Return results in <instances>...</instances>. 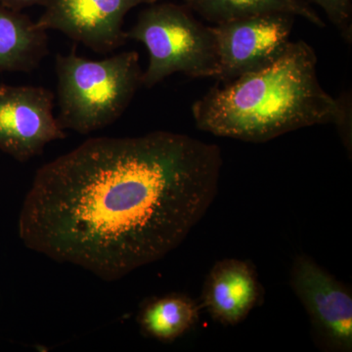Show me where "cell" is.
I'll list each match as a JSON object with an SVG mask.
<instances>
[{"label": "cell", "mask_w": 352, "mask_h": 352, "mask_svg": "<svg viewBox=\"0 0 352 352\" xmlns=\"http://www.w3.org/2000/svg\"><path fill=\"white\" fill-rule=\"evenodd\" d=\"M222 164L219 146L186 134L88 139L36 171L20 239L118 281L184 242L214 203Z\"/></svg>", "instance_id": "cell-1"}, {"label": "cell", "mask_w": 352, "mask_h": 352, "mask_svg": "<svg viewBox=\"0 0 352 352\" xmlns=\"http://www.w3.org/2000/svg\"><path fill=\"white\" fill-rule=\"evenodd\" d=\"M316 66L309 44L291 41L270 66L212 87L197 100L192 106L197 127L221 138L263 143L303 127L333 124L349 147L351 102L323 89Z\"/></svg>", "instance_id": "cell-2"}, {"label": "cell", "mask_w": 352, "mask_h": 352, "mask_svg": "<svg viewBox=\"0 0 352 352\" xmlns=\"http://www.w3.org/2000/svg\"><path fill=\"white\" fill-rule=\"evenodd\" d=\"M60 113L63 129L88 134L119 119L142 85L136 51L103 60L87 59L72 50L55 58Z\"/></svg>", "instance_id": "cell-3"}, {"label": "cell", "mask_w": 352, "mask_h": 352, "mask_svg": "<svg viewBox=\"0 0 352 352\" xmlns=\"http://www.w3.org/2000/svg\"><path fill=\"white\" fill-rule=\"evenodd\" d=\"M126 36L144 44L149 53L142 75L145 87H155L175 73L191 78L217 76L219 59L212 27L196 20L186 6L149 4Z\"/></svg>", "instance_id": "cell-4"}, {"label": "cell", "mask_w": 352, "mask_h": 352, "mask_svg": "<svg viewBox=\"0 0 352 352\" xmlns=\"http://www.w3.org/2000/svg\"><path fill=\"white\" fill-rule=\"evenodd\" d=\"M295 18L263 14L212 27L219 59L215 80L227 85L276 62L291 43Z\"/></svg>", "instance_id": "cell-5"}, {"label": "cell", "mask_w": 352, "mask_h": 352, "mask_svg": "<svg viewBox=\"0 0 352 352\" xmlns=\"http://www.w3.org/2000/svg\"><path fill=\"white\" fill-rule=\"evenodd\" d=\"M291 285L307 310L319 346L329 351H351V289L305 254L294 261Z\"/></svg>", "instance_id": "cell-6"}, {"label": "cell", "mask_w": 352, "mask_h": 352, "mask_svg": "<svg viewBox=\"0 0 352 352\" xmlns=\"http://www.w3.org/2000/svg\"><path fill=\"white\" fill-rule=\"evenodd\" d=\"M54 99L45 87L0 85V151L25 163L66 138L53 115Z\"/></svg>", "instance_id": "cell-7"}, {"label": "cell", "mask_w": 352, "mask_h": 352, "mask_svg": "<svg viewBox=\"0 0 352 352\" xmlns=\"http://www.w3.org/2000/svg\"><path fill=\"white\" fill-rule=\"evenodd\" d=\"M157 0H46L36 24L63 32L97 53H109L127 41L124 17L134 7Z\"/></svg>", "instance_id": "cell-8"}, {"label": "cell", "mask_w": 352, "mask_h": 352, "mask_svg": "<svg viewBox=\"0 0 352 352\" xmlns=\"http://www.w3.org/2000/svg\"><path fill=\"white\" fill-rule=\"evenodd\" d=\"M263 288L249 261L226 258L208 272L201 291V305L214 321L236 326L263 300Z\"/></svg>", "instance_id": "cell-9"}, {"label": "cell", "mask_w": 352, "mask_h": 352, "mask_svg": "<svg viewBox=\"0 0 352 352\" xmlns=\"http://www.w3.org/2000/svg\"><path fill=\"white\" fill-rule=\"evenodd\" d=\"M48 53L47 32L25 14L0 6V72L30 73Z\"/></svg>", "instance_id": "cell-10"}, {"label": "cell", "mask_w": 352, "mask_h": 352, "mask_svg": "<svg viewBox=\"0 0 352 352\" xmlns=\"http://www.w3.org/2000/svg\"><path fill=\"white\" fill-rule=\"evenodd\" d=\"M200 307L189 296L170 293L145 300L138 314L141 332L161 342H173L195 327Z\"/></svg>", "instance_id": "cell-11"}, {"label": "cell", "mask_w": 352, "mask_h": 352, "mask_svg": "<svg viewBox=\"0 0 352 352\" xmlns=\"http://www.w3.org/2000/svg\"><path fill=\"white\" fill-rule=\"evenodd\" d=\"M190 10L214 24L271 13L300 16L319 28L325 27L307 0H184Z\"/></svg>", "instance_id": "cell-12"}, {"label": "cell", "mask_w": 352, "mask_h": 352, "mask_svg": "<svg viewBox=\"0 0 352 352\" xmlns=\"http://www.w3.org/2000/svg\"><path fill=\"white\" fill-rule=\"evenodd\" d=\"M314 2L325 11L332 24L339 30L340 36L346 41H352L351 0H307Z\"/></svg>", "instance_id": "cell-13"}, {"label": "cell", "mask_w": 352, "mask_h": 352, "mask_svg": "<svg viewBox=\"0 0 352 352\" xmlns=\"http://www.w3.org/2000/svg\"><path fill=\"white\" fill-rule=\"evenodd\" d=\"M46 0H0V6L22 12L23 9L34 6H44Z\"/></svg>", "instance_id": "cell-14"}]
</instances>
